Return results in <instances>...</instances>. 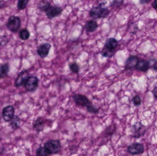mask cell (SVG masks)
<instances>
[{
  "label": "cell",
  "mask_w": 157,
  "mask_h": 156,
  "mask_svg": "<svg viewBox=\"0 0 157 156\" xmlns=\"http://www.w3.org/2000/svg\"><path fill=\"white\" fill-rule=\"evenodd\" d=\"M118 45V41L113 38L107 39L101 51V54L105 58H111L115 53V49Z\"/></svg>",
  "instance_id": "cell-1"
},
{
  "label": "cell",
  "mask_w": 157,
  "mask_h": 156,
  "mask_svg": "<svg viewBox=\"0 0 157 156\" xmlns=\"http://www.w3.org/2000/svg\"><path fill=\"white\" fill-rule=\"evenodd\" d=\"M110 11L108 8L102 7L101 5H99L90 9L89 15L94 19H100L107 17Z\"/></svg>",
  "instance_id": "cell-2"
},
{
  "label": "cell",
  "mask_w": 157,
  "mask_h": 156,
  "mask_svg": "<svg viewBox=\"0 0 157 156\" xmlns=\"http://www.w3.org/2000/svg\"><path fill=\"white\" fill-rule=\"evenodd\" d=\"M44 147L51 154H58L61 149L60 142L58 140H50L44 144Z\"/></svg>",
  "instance_id": "cell-3"
},
{
  "label": "cell",
  "mask_w": 157,
  "mask_h": 156,
  "mask_svg": "<svg viewBox=\"0 0 157 156\" xmlns=\"http://www.w3.org/2000/svg\"><path fill=\"white\" fill-rule=\"evenodd\" d=\"M146 131V126L140 122H137L132 127V136L134 138H140L144 135Z\"/></svg>",
  "instance_id": "cell-4"
},
{
  "label": "cell",
  "mask_w": 157,
  "mask_h": 156,
  "mask_svg": "<svg viewBox=\"0 0 157 156\" xmlns=\"http://www.w3.org/2000/svg\"><path fill=\"white\" fill-rule=\"evenodd\" d=\"M39 82L38 78L36 77H29L24 84L25 89L28 92L35 91L38 87Z\"/></svg>",
  "instance_id": "cell-5"
},
{
  "label": "cell",
  "mask_w": 157,
  "mask_h": 156,
  "mask_svg": "<svg viewBox=\"0 0 157 156\" xmlns=\"http://www.w3.org/2000/svg\"><path fill=\"white\" fill-rule=\"evenodd\" d=\"M21 24V20L19 17L12 16L8 19L7 27L12 32H16L20 28Z\"/></svg>",
  "instance_id": "cell-6"
},
{
  "label": "cell",
  "mask_w": 157,
  "mask_h": 156,
  "mask_svg": "<svg viewBox=\"0 0 157 156\" xmlns=\"http://www.w3.org/2000/svg\"><path fill=\"white\" fill-rule=\"evenodd\" d=\"M72 98L75 103L78 106L87 107L89 105L92 104V103L87 97L83 94L75 93L72 96Z\"/></svg>",
  "instance_id": "cell-7"
},
{
  "label": "cell",
  "mask_w": 157,
  "mask_h": 156,
  "mask_svg": "<svg viewBox=\"0 0 157 156\" xmlns=\"http://www.w3.org/2000/svg\"><path fill=\"white\" fill-rule=\"evenodd\" d=\"M62 12L63 9L61 7L51 5L45 13L49 19H52L59 16Z\"/></svg>",
  "instance_id": "cell-8"
},
{
  "label": "cell",
  "mask_w": 157,
  "mask_h": 156,
  "mask_svg": "<svg viewBox=\"0 0 157 156\" xmlns=\"http://www.w3.org/2000/svg\"><path fill=\"white\" fill-rule=\"evenodd\" d=\"M127 152L132 155H138L143 154L144 152V145L139 143H135L129 146Z\"/></svg>",
  "instance_id": "cell-9"
},
{
  "label": "cell",
  "mask_w": 157,
  "mask_h": 156,
  "mask_svg": "<svg viewBox=\"0 0 157 156\" xmlns=\"http://www.w3.org/2000/svg\"><path fill=\"white\" fill-rule=\"evenodd\" d=\"M51 47V45L49 43H44L38 47L37 53L41 58H45L49 54L50 50Z\"/></svg>",
  "instance_id": "cell-10"
},
{
  "label": "cell",
  "mask_w": 157,
  "mask_h": 156,
  "mask_svg": "<svg viewBox=\"0 0 157 156\" xmlns=\"http://www.w3.org/2000/svg\"><path fill=\"white\" fill-rule=\"evenodd\" d=\"M3 118L6 122H10L15 116L14 109L11 105L6 106L4 108L2 112Z\"/></svg>",
  "instance_id": "cell-11"
},
{
  "label": "cell",
  "mask_w": 157,
  "mask_h": 156,
  "mask_svg": "<svg viewBox=\"0 0 157 156\" xmlns=\"http://www.w3.org/2000/svg\"><path fill=\"white\" fill-rule=\"evenodd\" d=\"M28 72L27 71H23L20 72L15 82V85L16 87H19L22 85H24L26 81L29 78Z\"/></svg>",
  "instance_id": "cell-12"
},
{
  "label": "cell",
  "mask_w": 157,
  "mask_h": 156,
  "mask_svg": "<svg viewBox=\"0 0 157 156\" xmlns=\"http://www.w3.org/2000/svg\"><path fill=\"white\" fill-rule=\"evenodd\" d=\"M139 61L137 57L136 56H131L129 57L125 63V68L127 70H131L135 68L137 62Z\"/></svg>",
  "instance_id": "cell-13"
},
{
  "label": "cell",
  "mask_w": 157,
  "mask_h": 156,
  "mask_svg": "<svg viewBox=\"0 0 157 156\" xmlns=\"http://www.w3.org/2000/svg\"><path fill=\"white\" fill-rule=\"evenodd\" d=\"M149 67H150V64L148 61L145 60H139L137 62L135 68L139 71L146 72L148 70Z\"/></svg>",
  "instance_id": "cell-14"
},
{
  "label": "cell",
  "mask_w": 157,
  "mask_h": 156,
  "mask_svg": "<svg viewBox=\"0 0 157 156\" xmlns=\"http://www.w3.org/2000/svg\"><path fill=\"white\" fill-rule=\"evenodd\" d=\"M85 27L87 33H93L98 28V24L95 20H89L86 23Z\"/></svg>",
  "instance_id": "cell-15"
},
{
  "label": "cell",
  "mask_w": 157,
  "mask_h": 156,
  "mask_svg": "<svg viewBox=\"0 0 157 156\" xmlns=\"http://www.w3.org/2000/svg\"><path fill=\"white\" fill-rule=\"evenodd\" d=\"M45 122L43 119L41 118H38L33 124V127L38 132H42L45 128Z\"/></svg>",
  "instance_id": "cell-16"
},
{
  "label": "cell",
  "mask_w": 157,
  "mask_h": 156,
  "mask_svg": "<svg viewBox=\"0 0 157 156\" xmlns=\"http://www.w3.org/2000/svg\"><path fill=\"white\" fill-rule=\"evenodd\" d=\"M36 156H49L50 155V153L45 147H40L36 150Z\"/></svg>",
  "instance_id": "cell-17"
},
{
  "label": "cell",
  "mask_w": 157,
  "mask_h": 156,
  "mask_svg": "<svg viewBox=\"0 0 157 156\" xmlns=\"http://www.w3.org/2000/svg\"><path fill=\"white\" fill-rule=\"evenodd\" d=\"M9 66L8 64H5L0 67V78H4L8 74Z\"/></svg>",
  "instance_id": "cell-18"
},
{
  "label": "cell",
  "mask_w": 157,
  "mask_h": 156,
  "mask_svg": "<svg viewBox=\"0 0 157 156\" xmlns=\"http://www.w3.org/2000/svg\"><path fill=\"white\" fill-rule=\"evenodd\" d=\"M19 36L20 38L23 40H26L30 37V33L26 29H23L19 32Z\"/></svg>",
  "instance_id": "cell-19"
},
{
  "label": "cell",
  "mask_w": 157,
  "mask_h": 156,
  "mask_svg": "<svg viewBox=\"0 0 157 156\" xmlns=\"http://www.w3.org/2000/svg\"><path fill=\"white\" fill-rule=\"evenodd\" d=\"M10 122H11L10 125H11V127L14 130H15V129H17L19 126L20 120L18 116H15L14 117Z\"/></svg>",
  "instance_id": "cell-20"
},
{
  "label": "cell",
  "mask_w": 157,
  "mask_h": 156,
  "mask_svg": "<svg viewBox=\"0 0 157 156\" xmlns=\"http://www.w3.org/2000/svg\"><path fill=\"white\" fill-rule=\"evenodd\" d=\"M51 5V3L48 2H41V3L39 4L38 6V8L40 10L43 12H46L48 10V8Z\"/></svg>",
  "instance_id": "cell-21"
},
{
  "label": "cell",
  "mask_w": 157,
  "mask_h": 156,
  "mask_svg": "<svg viewBox=\"0 0 157 156\" xmlns=\"http://www.w3.org/2000/svg\"><path fill=\"white\" fill-rule=\"evenodd\" d=\"M69 68L71 71L74 73H78L79 71V67L76 62L71 63L69 65Z\"/></svg>",
  "instance_id": "cell-22"
},
{
  "label": "cell",
  "mask_w": 157,
  "mask_h": 156,
  "mask_svg": "<svg viewBox=\"0 0 157 156\" xmlns=\"http://www.w3.org/2000/svg\"><path fill=\"white\" fill-rule=\"evenodd\" d=\"M116 129V127L114 124L111 125L106 128L105 131V134L108 136L112 135L115 132Z\"/></svg>",
  "instance_id": "cell-23"
},
{
  "label": "cell",
  "mask_w": 157,
  "mask_h": 156,
  "mask_svg": "<svg viewBox=\"0 0 157 156\" xmlns=\"http://www.w3.org/2000/svg\"><path fill=\"white\" fill-rule=\"evenodd\" d=\"M29 2L28 0H19L17 2V8L19 10H24L26 7Z\"/></svg>",
  "instance_id": "cell-24"
},
{
  "label": "cell",
  "mask_w": 157,
  "mask_h": 156,
  "mask_svg": "<svg viewBox=\"0 0 157 156\" xmlns=\"http://www.w3.org/2000/svg\"><path fill=\"white\" fill-rule=\"evenodd\" d=\"M86 109L87 111L90 113L94 114H97L99 111V109L96 108L95 106L92 105V104H90L86 107Z\"/></svg>",
  "instance_id": "cell-25"
},
{
  "label": "cell",
  "mask_w": 157,
  "mask_h": 156,
  "mask_svg": "<svg viewBox=\"0 0 157 156\" xmlns=\"http://www.w3.org/2000/svg\"><path fill=\"white\" fill-rule=\"evenodd\" d=\"M132 101L133 103L134 104L135 106H139L141 103V100L140 96H138V95L135 96L133 98Z\"/></svg>",
  "instance_id": "cell-26"
},
{
  "label": "cell",
  "mask_w": 157,
  "mask_h": 156,
  "mask_svg": "<svg viewBox=\"0 0 157 156\" xmlns=\"http://www.w3.org/2000/svg\"><path fill=\"white\" fill-rule=\"evenodd\" d=\"M123 2V1H113L111 5L112 6H119V5H121Z\"/></svg>",
  "instance_id": "cell-27"
},
{
  "label": "cell",
  "mask_w": 157,
  "mask_h": 156,
  "mask_svg": "<svg viewBox=\"0 0 157 156\" xmlns=\"http://www.w3.org/2000/svg\"><path fill=\"white\" fill-rule=\"evenodd\" d=\"M153 93L154 96H155V98L157 100V86L153 90Z\"/></svg>",
  "instance_id": "cell-28"
},
{
  "label": "cell",
  "mask_w": 157,
  "mask_h": 156,
  "mask_svg": "<svg viewBox=\"0 0 157 156\" xmlns=\"http://www.w3.org/2000/svg\"><path fill=\"white\" fill-rule=\"evenodd\" d=\"M152 5H153V7H154V8L157 10V1H154Z\"/></svg>",
  "instance_id": "cell-29"
},
{
  "label": "cell",
  "mask_w": 157,
  "mask_h": 156,
  "mask_svg": "<svg viewBox=\"0 0 157 156\" xmlns=\"http://www.w3.org/2000/svg\"><path fill=\"white\" fill-rule=\"evenodd\" d=\"M153 68L155 71H157V61L154 63V65H153Z\"/></svg>",
  "instance_id": "cell-30"
}]
</instances>
